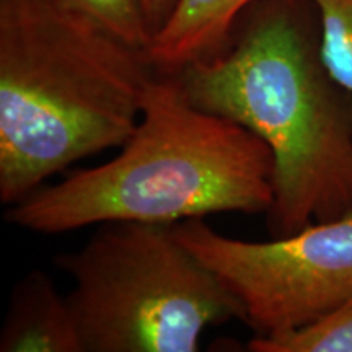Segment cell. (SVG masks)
<instances>
[{"instance_id": "6da1fadb", "label": "cell", "mask_w": 352, "mask_h": 352, "mask_svg": "<svg viewBox=\"0 0 352 352\" xmlns=\"http://www.w3.org/2000/svg\"><path fill=\"white\" fill-rule=\"evenodd\" d=\"M157 70L147 51L50 0H0V201L122 147Z\"/></svg>"}, {"instance_id": "7a4b0ae2", "label": "cell", "mask_w": 352, "mask_h": 352, "mask_svg": "<svg viewBox=\"0 0 352 352\" xmlns=\"http://www.w3.org/2000/svg\"><path fill=\"white\" fill-rule=\"evenodd\" d=\"M274 201L267 145L236 121L189 100L176 74L148 82L134 132L116 157L74 171L8 206L6 220L56 235L111 222L173 223L266 214Z\"/></svg>"}, {"instance_id": "3957f363", "label": "cell", "mask_w": 352, "mask_h": 352, "mask_svg": "<svg viewBox=\"0 0 352 352\" xmlns=\"http://www.w3.org/2000/svg\"><path fill=\"white\" fill-rule=\"evenodd\" d=\"M176 76L189 100L245 126L274 160L271 236L352 214V113L287 3L250 12L235 41Z\"/></svg>"}, {"instance_id": "277c9868", "label": "cell", "mask_w": 352, "mask_h": 352, "mask_svg": "<svg viewBox=\"0 0 352 352\" xmlns=\"http://www.w3.org/2000/svg\"><path fill=\"white\" fill-rule=\"evenodd\" d=\"M56 266L85 352H196L212 324L245 321L220 277L176 236L175 223L111 222Z\"/></svg>"}, {"instance_id": "5b68a950", "label": "cell", "mask_w": 352, "mask_h": 352, "mask_svg": "<svg viewBox=\"0 0 352 352\" xmlns=\"http://www.w3.org/2000/svg\"><path fill=\"white\" fill-rule=\"evenodd\" d=\"M175 232L235 294L256 336L305 327L352 296V214L267 241L226 236L204 219Z\"/></svg>"}, {"instance_id": "8992f818", "label": "cell", "mask_w": 352, "mask_h": 352, "mask_svg": "<svg viewBox=\"0 0 352 352\" xmlns=\"http://www.w3.org/2000/svg\"><path fill=\"white\" fill-rule=\"evenodd\" d=\"M0 352H85L69 297L60 296L44 271H30L13 287Z\"/></svg>"}, {"instance_id": "52a82bcc", "label": "cell", "mask_w": 352, "mask_h": 352, "mask_svg": "<svg viewBox=\"0 0 352 352\" xmlns=\"http://www.w3.org/2000/svg\"><path fill=\"white\" fill-rule=\"evenodd\" d=\"M258 0H176L153 34L147 56L160 74H178L189 64L226 50L241 13Z\"/></svg>"}, {"instance_id": "ba28073f", "label": "cell", "mask_w": 352, "mask_h": 352, "mask_svg": "<svg viewBox=\"0 0 352 352\" xmlns=\"http://www.w3.org/2000/svg\"><path fill=\"white\" fill-rule=\"evenodd\" d=\"M253 352H352V296L318 320L285 333L256 336Z\"/></svg>"}, {"instance_id": "9c48e42d", "label": "cell", "mask_w": 352, "mask_h": 352, "mask_svg": "<svg viewBox=\"0 0 352 352\" xmlns=\"http://www.w3.org/2000/svg\"><path fill=\"white\" fill-rule=\"evenodd\" d=\"M320 20L318 51L329 77L352 95V0H307Z\"/></svg>"}, {"instance_id": "30bf717a", "label": "cell", "mask_w": 352, "mask_h": 352, "mask_svg": "<svg viewBox=\"0 0 352 352\" xmlns=\"http://www.w3.org/2000/svg\"><path fill=\"white\" fill-rule=\"evenodd\" d=\"M103 26L114 36L132 46L147 50L152 30L145 15L142 0H50Z\"/></svg>"}, {"instance_id": "8fae6325", "label": "cell", "mask_w": 352, "mask_h": 352, "mask_svg": "<svg viewBox=\"0 0 352 352\" xmlns=\"http://www.w3.org/2000/svg\"><path fill=\"white\" fill-rule=\"evenodd\" d=\"M175 3L176 0H142L145 15H147L148 25H151L152 30V36L160 30L165 20L168 19Z\"/></svg>"}]
</instances>
